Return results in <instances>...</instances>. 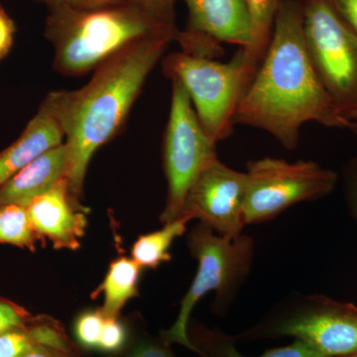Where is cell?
I'll return each instance as SVG.
<instances>
[{"label": "cell", "mask_w": 357, "mask_h": 357, "mask_svg": "<svg viewBox=\"0 0 357 357\" xmlns=\"http://www.w3.org/2000/svg\"><path fill=\"white\" fill-rule=\"evenodd\" d=\"M234 126L265 131L289 151L307 122L349 128L317 76L305 42L300 0H280L261 64L237 105Z\"/></svg>", "instance_id": "cell-1"}, {"label": "cell", "mask_w": 357, "mask_h": 357, "mask_svg": "<svg viewBox=\"0 0 357 357\" xmlns=\"http://www.w3.org/2000/svg\"><path fill=\"white\" fill-rule=\"evenodd\" d=\"M172 37H152L115 54L95 70L83 88L56 91L43 100L60 124L68 150L67 180L83 194L91 157L123 126L150 73L164 58Z\"/></svg>", "instance_id": "cell-2"}, {"label": "cell", "mask_w": 357, "mask_h": 357, "mask_svg": "<svg viewBox=\"0 0 357 357\" xmlns=\"http://www.w3.org/2000/svg\"><path fill=\"white\" fill-rule=\"evenodd\" d=\"M178 32L176 23L123 0L93 9L67 4L52 7L45 29L53 45L54 69L68 77L95 70L142 40L167 36L176 41Z\"/></svg>", "instance_id": "cell-3"}, {"label": "cell", "mask_w": 357, "mask_h": 357, "mask_svg": "<svg viewBox=\"0 0 357 357\" xmlns=\"http://www.w3.org/2000/svg\"><path fill=\"white\" fill-rule=\"evenodd\" d=\"M188 246L198 261V271L181 303L175 324L163 333V338L167 344L175 342L198 352L188 333L192 309L206 294L215 291V311H227L250 273L255 246L251 236H222L202 222L190 232Z\"/></svg>", "instance_id": "cell-4"}, {"label": "cell", "mask_w": 357, "mask_h": 357, "mask_svg": "<svg viewBox=\"0 0 357 357\" xmlns=\"http://www.w3.org/2000/svg\"><path fill=\"white\" fill-rule=\"evenodd\" d=\"M293 337L326 357L357 354V307L321 295L290 296L241 337Z\"/></svg>", "instance_id": "cell-5"}, {"label": "cell", "mask_w": 357, "mask_h": 357, "mask_svg": "<svg viewBox=\"0 0 357 357\" xmlns=\"http://www.w3.org/2000/svg\"><path fill=\"white\" fill-rule=\"evenodd\" d=\"M305 42L319 82L338 114L357 121V36L330 0H304Z\"/></svg>", "instance_id": "cell-6"}, {"label": "cell", "mask_w": 357, "mask_h": 357, "mask_svg": "<svg viewBox=\"0 0 357 357\" xmlns=\"http://www.w3.org/2000/svg\"><path fill=\"white\" fill-rule=\"evenodd\" d=\"M243 62V49L229 63L183 51L162 59L164 74L184 86L202 126L217 144L234 132V114L241 98Z\"/></svg>", "instance_id": "cell-7"}, {"label": "cell", "mask_w": 357, "mask_h": 357, "mask_svg": "<svg viewBox=\"0 0 357 357\" xmlns=\"http://www.w3.org/2000/svg\"><path fill=\"white\" fill-rule=\"evenodd\" d=\"M245 173L246 225L273 220L295 204L326 198L338 182L335 171L305 160L295 163L272 157L253 160Z\"/></svg>", "instance_id": "cell-8"}, {"label": "cell", "mask_w": 357, "mask_h": 357, "mask_svg": "<svg viewBox=\"0 0 357 357\" xmlns=\"http://www.w3.org/2000/svg\"><path fill=\"white\" fill-rule=\"evenodd\" d=\"M217 159V143L204 131L184 86L172 79L170 114L163 140L167 199L160 220L164 225L180 217L190 188Z\"/></svg>", "instance_id": "cell-9"}, {"label": "cell", "mask_w": 357, "mask_h": 357, "mask_svg": "<svg viewBox=\"0 0 357 357\" xmlns=\"http://www.w3.org/2000/svg\"><path fill=\"white\" fill-rule=\"evenodd\" d=\"M246 173L234 170L217 159L202 171L190 188L181 215L199 220L220 236H241L246 225Z\"/></svg>", "instance_id": "cell-10"}, {"label": "cell", "mask_w": 357, "mask_h": 357, "mask_svg": "<svg viewBox=\"0 0 357 357\" xmlns=\"http://www.w3.org/2000/svg\"><path fill=\"white\" fill-rule=\"evenodd\" d=\"M26 208L39 237L49 239L55 248H79L88 220L79 199L70 192L67 178L33 199Z\"/></svg>", "instance_id": "cell-11"}, {"label": "cell", "mask_w": 357, "mask_h": 357, "mask_svg": "<svg viewBox=\"0 0 357 357\" xmlns=\"http://www.w3.org/2000/svg\"><path fill=\"white\" fill-rule=\"evenodd\" d=\"M189 10L185 30L198 33L218 43L248 48L250 21L244 0H183Z\"/></svg>", "instance_id": "cell-12"}, {"label": "cell", "mask_w": 357, "mask_h": 357, "mask_svg": "<svg viewBox=\"0 0 357 357\" xmlns=\"http://www.w3.org/2000/svg\"><path fill=\"white\" fill-rule=\"evenodd\" d=\"M64 141L60 124L42 102L38 112L28 122L20 137L0 151V187L33 160Z\"/></svg>", "instance_id": "cell-13"}, {"label": "cell", "mask_w": 357, "mask_h": 357, "mask_svg": "<svg viewBox=\"0 0 357 357\" xmlns=\"http://www.w3.org/2000/svg\"><path fill=\"white\" fill-rule=\"evenodd\" d=\"M68 150L65 142L40 155L0 187V206H27L33 199L67 177Z\"/></svg>", "instance_id": "cell-14"}, {"label": "cell", "mask_w": 357, "mask_h": 357, "mask_svg": "<svg viewBox=\"0 0 357 357\" xmlns=\"http://www.w3.org/2000/svg\"><path fill=\"white\" fill-rule=\"evenodd\" d=\"M280 0H244L250 21L251 40L243 49L241 96L255 77L273 35L275 17Z\"/></svg>", "instance_id": "cell-15"}, {"label": "cell", "mask_w": 357, "mask_h": 357, "mask_svg": "<svg viewBox=\"0 0 357 357\" xmlns=\"http://www.w3.org/2000/svg\"><path fill=\"white\" fill-rule=\"evenodd\" d=\"M141 267L132 258L121 257L112 262L98 289L103 294L100 312L107 319H116L128 300L137 295ZM96 292V293H98Z\"/></svg>", "instance_id": "cell-16"}, {"label": "cell", "mask_w": 357, "mask_h": 357, "mask_svg": "<svg viewBox=\"0 0 357 357\" xmlns=\"http://www.w3.org/2000/svg\"><path fill=\"white\" fill-rule=\"evenodd\" d=\"M187 215H181L164 225L163 229L141 236L133 244L131 256L141 268L156 269L162 263L171 260L170 250L173 241L187 230Z\"/></svg>", "instance_id": "cell-17"}, {"label": "cell", "mask_w": 357, "mask_h": 357, "mask_svg": "<svg viewBox=\"0 0 357 357\" xmlns=\"http://www.w3.org/2000/svg\"><path fill=\"white\" fill-rule=\"evenodd\" d=\"M198 354L204 357H248L244 356L236 347L234 337L222 332L206 331L201 344L196 345ZM257 357H326L312 345L300 340L288 347H279Z\"/></svg>", "instance_id": "cell-18"}, {"label": "cell", "mask_w": 357, "mask_h": 357, "mask_svg": "<svg viewBox=\"0 0 357 357\" xmlns=\"http://www.w3.org/2000/svg\"><path fill=\"white\" fill-rule=\"evenodd\" d=\"M38 238L25 206L17 204L0 206V243L34 251Z\"/></svg>", "instance_id": "cell-19"}, {"label": "cell", "mask_w": 357, "mask_h": 357, "mask_svg": "<svg viewBox=\"0 0 357 357\" xmlns=\"http://www.w3.org/2000/svg\"><path fill=\"white\" fill-rule=\"evenodd\" d=\"M105 319L100 311L86 312L81 314L75 328L79 342L89 349L98 347Z\"/></svg>", "instance_id": "cell-20"}, {"label": "cell", "mask_w": 357, "mask_h": 357, "mask_svg": "<svg viewBox=\"0 0 357 357\" xmlns=\"http://www.w3.org/2000/svg\"><path fill=\"white\" fill-rule=\"evenodd\" d=\"M28 328L0 333V357H20L35 347Z\"/></svg>", "instance_id": "cell-21"}, {"label": "cell", "mask_w": 357, "mask_h": 357, "mask_svg": "<svg viewBox=\"0 0 357 357\" xmlns=\"http://www.w3.org/2000/svg\"><path fill=\"white\" fill-rule=\"evenodd\" d=\"M33 342L36 345L50 351H67V342L60 333L50 326L39 325L28 328Z\"/></svg>", "instance_id": "cell-22"}, {"label": "cell", "mask_w": 357, "mask_h": 357, "mask_svg": "<svg viewBox=\"0 0 357 357\" xmlns=\"http://www.w3.org/2000/svg\"><path fill=\"white\" fill-rule=\"evenodd\" d=\"M126 342V330L116 319H105L98 347L105 351H116Z\"/></svg>", "instance_id": "cell-23"}, {"label": "cell", "mask_w": 357, "mask_h": 357, "mask_svg": "<svg viewBox=\"0 0 357 357\" xmlns=\"http://www.w3.org/2000/svg\"><path fill=\"white\" fill-rule=\"evenodd\" d=\"M26 312L9 301L0 299V333L24 328Z\"/></svg>", "instance_id": "cell-24"}, {"label": "cell", "mask_w": 357, "mask_h": 357, "mask_svg": "<svg viewBox=\"0 0 357 357\" xmlns=\"http://www.w3.org/2000/svg\"><path fill=\"white\" fill-rule=\"evenodd\" d=\"M345 199L352 217L357 222V157L349 160L342 171Z\"/></svg>", "instance_id": "cell-25"}, {"label": "cell", "mask_w": 357, "mask_h": 357, "mask_svg": "<svg viewBox=\"0 0 357 357\" xmlns=\"http://www.w3.org/2000/svg\"><path fill=\"white\" fill-rule=\"evenodd\" d=\"M146 9L168 22L175 23V4L178 0H123Z\"/></svg>", "instance_id": "cell-26"}, {"label": "cell", "mask_w": 357, "mask_h": 357, "mask_svg": "<svg viewBox=\"0 0 357 357\" xmlns=\"http://www.w3.org/2000/svg\"><path fill=\"white\" fill-rule=\"evenodd\" d=\"M342 20L357 36V0H330Z\"/></svg>", "instance_id": "cell-27"}, {"label": "cell", "mask_w": 357, "mask_h": 357, "mask_svg": "<svg viewBox=\"0 0 357 357\" xmlns=\"http://www.w3.org/2000/svg\"><path fill=\"white\" fill-rule=\"evenodd\" d=\"M14 24L13 20L0 7V59L6 57L13 47Z\"/></svg>", "instance_id": "cell-28"}, {"label": "cell", "mask_w": 357, "mask_h": 357, "mask_svg": "<svg viewBox=\"0 0 357 357\" xmlns=\"http://www.w3.org/2000/svg\"><path fill=\"white\" fill-rule=\"evenodd\" d=\"M130 357H176L166 347L157 344H141Z\"/></svg>", "instance_id": "cell-29"}, {"label": "cell", "mask_w": 357, "mask_h": 357, "mask_svg": "<svg viewBox=\"0 0 357 357\" xmlns=\"http://www.w3.org/2000/svg\"><path fill=\"white\" fill-rule=\"evenodd\" d=\"M122 0H64V4L75 8L93 9L98 7L112 6Z\"/></svg>", "instance_id": "cell-30"}, {"label": "cell", "mask_w": 357, "mask_h": 357, "mask_svg": "<svg viewBox=\"0 0 357 357\" xmlns=\"http://www.w3.org/2000/svg\"><path fill=\"white\" fill-rule=\"evenodd\" d=\"M20 357H56L50 351V349H45L40 345H35L31 349Z\"/></svg>", "instance_id": "cell-31"}, {"label": "cell", "mask_w": 357, "mask_h": 357, "mask_svg": "<svg viewBox=\"0 0 357 357\" xmlns=\"http://www.w3.org/2000/svg\"><path fill=\"white\" fill-rule=\"evenodd\" d=\"M40 1L46 3L47 6H49V8H52V7L61 6V4H64V0H40Z\"/></svg>", "instance_id": "cell-32"}, {"label": "cell", "mask_w": 357, "mask_h": 357, "mask_svg": "<svg viewBox=\"0 0 357 357\" xmlns=\"http://www.w3.org/2000/svg\"><path fill=\"white\" fill-rule=\"evenodd\" d=\"M347 129L351 131V133L354 134V137L357 140V121L351 122Z\"/></svg>", "instance_id": "cell-33"}, {"label": "cell", "mask_w": 357, "mask_h": 357, "mask_svg": "<svg viewBox=\"0 0 357 357\" xmlns=\"http://www.w3.org/2000/svg\"><path fill=\"white\" fill-rule=\"evenodd\" d=\"M344 357H357V354H352V356H344Z\"/></svg>", "instance_id": "cell-34"}, {"label": "cell", "mask_w": 357, "mask_h": 357, "mask_svg": "<svg viewBox=\"0 0 357 357\" xmlns=\"http://www.w3.org/2000/svg\"><path fill=\"white\" fill-rule=\"evenodd\" d=\"M300 1H304V0H300Z\"/></svg>", "instance_id": "cell-35"}]
</instances>
